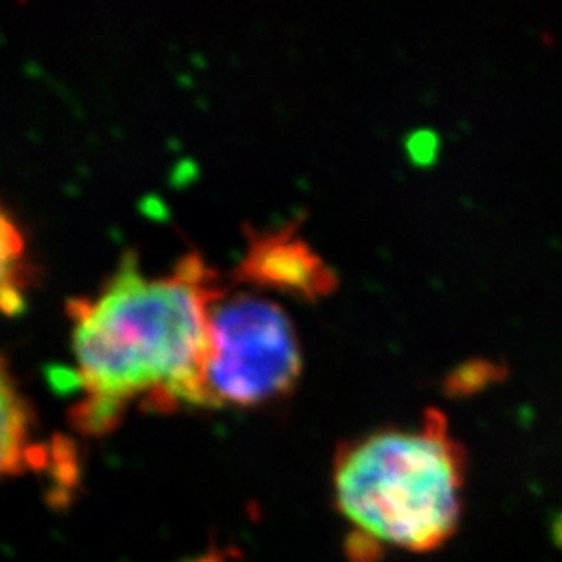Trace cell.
Here are the masks:
<instances>
[{
	"label": "cell",
	"mask_w": 562,
	"mask_h": 562,
	"mask_svg": "<svg viewBox=\"0 0 562 562\" xmlns=\"http://www.w3.org/2000/svg\"><path fill=\"white\" fill-rule=\"evenodd\" d=\"M25 306V240L20 225L0 204V313L15 315Z\"/></svg>",
	"instance_id": "cell-6"
},
{
	"label": "cell",
	"mask_w": 562,
	"mask_h": 562,
	"mask_svg": "<svg viewBox=\"0 0 562 562\" xmlns=\"http://www.w3.org/2000/svg\"><path fill=\"white\" fill-rule=\"evenodd\" d=\"M36 452L34 415L0 355V482L23 473Z\"/></svg>",
	"instance_id": "cell-5"
},
{
	"label": "cell",
	"mask_w": 562,
	"mask_h": 562,
	"mask_svg": "<svg viewBox=\"0 0 562 562\" xmlns=\"http://www.w3.org/2000/svg\"><path fill=\"white\" fill-rule=\"evenodd\" d=\"M236 278L241 283L276 290L301 301H322L338 285L336 271L292 223L250 234L236 267Z\"/></svg>",
	"instance_id": "cell-4"
},
{
	"label": "cell",
	"mask_w": 562,
	"mask_h": 562,
	"mask_svg": "<svg viewBox=\"0 0 562 562\" xmlns=\"http://www.w3.org/2000/svg\"><path fill=\"white\" fill-rule=\"evenodd\" d=\"M225 290L199 252L159 276L125 257L94 296L71 302L78 429L106 434L132 406L199 408L209 317Z\"/></svg>",
	"instance_id": "cell-1"
},
{
	"label": "cell",
	"mask_w": 562,
	"mask_h": 562,
	"mask_svg": "<svg viewBox=\"0 0 562 562\" xmlns=\"http://www.w3.org/2000/svg\"><path fill=\"white\" fill-rule=\"evenodd\" d=\"M301 373V340L288 311L259 292L225 290L209 317L199 408L281 401Z\"/></svg>",
	"instance_id": "cell-3"
},
{
	"label": "cell",
	"mask_w": 562,
	"mask_h": 562,
	"mask_svg": "<svg viewBox=\"0 0 562 562\" xmlns=\"http://www.w3.org/2000/svg\"><path fill=\"white\" fill-rule=\"evenodd\" d=\"M464 477L467 457L442 411L341 443L331 494L352 561L438 550L459 529Z\"/></svg>",
	"instance_id": "cell-2"
}]
</instances>
